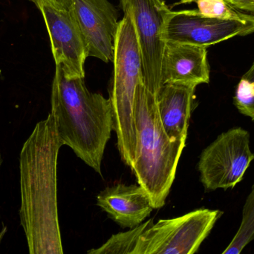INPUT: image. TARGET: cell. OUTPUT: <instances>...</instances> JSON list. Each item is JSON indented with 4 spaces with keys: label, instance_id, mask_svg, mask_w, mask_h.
<instances>
[{
    "label": "cell",
    "instance_id": "obj_8",
    "mask_svg": "<svg viewBox=\"0 0 254 254\" xmlns=\"http://www.w3.org/2000/svg\"><path fill=\"white\" fill-rule=\"evenodd\" d=\"M254 33V16L231 20L205 16L197 10H170L164 28L165 41L208 47L228 39Z\"/></svg>",
    "mask_w": 254,
    "mask_h": 254
},
{
    "label": "cell",
    "instance_id": "obj_7",
    "mask_svg": "<svg viewBox=\"0 0 254 254\" xmlns=\"http://www.w3.org/2000/svg\"><path fill=\"white\" fill-rule=\"evenodd\" d=\"M132 20L141 52L143 83L155 95L161 86V64L166 43L164 28L170 9L165 0H120Z\"/></svg>",
    "mask_w": 254,
    "mask_h": 254
},
{
    "label": "cell",
    "instance_id": "obj_18",
    "mask_svg": "<svg viewBox=\"0 0 254 254\" xmlns=\"http://www.w3.org/2000/svg\"><path fill=\"white\" fill-rule=\"evenodd\" d=\"M237 9L248 13H254V0H228Z\"/></svg>",
    "mask_w": 254,
    "mask_h": 254
},
{
    "label": "cell",
    "instance_id": "obj_15",
    "mask_svg": "<svg viewBox=\"0 0 254 254\" xmlns=\"http://www.w3.org/2000/svg\"><path fill=\"white\" fill-rule=\"evenodd\" d=\"M234 104L240 113L254 122V62L237 85Z\"/></svg>",
    "mask_w": 254,
    "mask_h": 254
},
{
    "label": "cell",
    "instance_id": "obj_19",
    "mask_svg": "<svg viewBox=\"0 0 254 254\" xmlns=\"http://www.w3.org/2000/svg\"><path fill=\"white\" fill-rule=\"evenodd\" d=\"M196 1L197 0H181V2L187 4V3L196 2Z\"/></svg>",
    "mask_w": 254,
    "mask_h": 254
},
{
    "label": "cell",
    "instance_id": "obj_12",
    "mask_svg": "<svg viewBox=\"0 0 254 254\" xmlns=\"http://www.w3.org/2000/svg\"><path fill=\"white\" fill-rule=\"evenodd\" d=\"M97 204L123 228H135L154 210L150 198L140 185L118 183L101 191Z\"/></svg>",
    "mask_w": 254,
    "mask_h": 254
},
{
    "label": "cell",
    "instance_id": "obj_3",
    "mask_svg": "<svg viewBox=\"0 0 254 254\" xmlns=\"http://www.w3.org/2000/svg\"><path fill=\"white\" fill-rule=\"evenodd\" d=\"M135 119L137 156L131 169L153 208L160 209L165 205L186 140H172L167 135L158 113L157 95L143 81L136 92Z\"/></svg>",
    "mask_w": 254,
    "mask_h": 254
},
{
    "label": "cell",
    "instance_id": "obj_1",
    "mask_svg": "<svg viewBox=\"0 0 254 254\" xmlns=\"http://www.w3.org/2000/svg\"><path fill=\"white\" fill-rule=\"evenodd\" d=\"M62 146L50 113L37 122L19 155V217L30 254H64L57 177Z\"/></svg>",
    "mask_w": 254,
    "mask_h": 254
},
{
    "label": "cell",
    "instance_id": "obj_11",
    "mask_svg": "<svg viewBox=\"0 0 254 254\" xmlns=\"http://www.w3.org/2000/svg\"><path fill=\"white\" fill-rule=\"evenodd\" d=\"M161 82L195 86L210 82L207 49L187 43H166L161 64Z\"/></svg>",
    "mask_w": 254,
    "mask_h": 254
},
{
    "label": "cell",
    "instance_id": "obj_4",
    "mask_svg": "<svg viewBox=\"0 0 254 254\" xmlns=\"http://www.w3.org/2000/svg\"><path fill=\"white\" fill-rule=\"evenodd\" d=\"M111 100L113 131L122 159L131 168L137 156L135 95L143 81L141 52L132 20L125 13L115 37Z\"/></svg>",
    "mask_w": 254,
    "mask_h": 254
},
{
    "label": "cell",
    "instance_id": "obj_9",
    "mask_svg": "<svg viewBox=\"0 0 254 254\" xmlns=\"http://www.w3.org/2000/svg\"><path fill=\"white\" fill-rule=\"evenodd\" d=\"M36 6L46 23L56 66L67 77L85 79L87 43L72 9L58 8L45 2Z\"/></svg>",
    "mask_w": 254,
    "mask_h": 254
},
{
    "label": "cell",
    "instance_id": "obj_10",
    "mask_svg": "<svg viewBox=\"0 0 254 254\" xmlns=\"http://www.w3.org/2000/svg\"><path fill=\"white\" fill-rule=\"evenodd\" d=\"M72 10L87 43L89 57L113 61L119 23L117 9L109 0H72Z\"/></svg>",
    "mask_w": 254,
    "mask_h": 254
},
{
    "label": "cell",
    "instance_id": "obj_5",
    "mask_svg": "<svg viewBox=\"0 0 254 254\" xmlns=\"http://www.w3.org/2000/svg\"><path fill=\"white\" fill-rule=\"evenodd\" d=\"M223 212L198 209L182 216L142 222L132 254H192L208 237Z\"/></svg>",
    "mask_w": 254,
    "mask_h": 254
},
{
    "label": "cell",
    "instance_id": "obj_13",
    "mask_svg": "<svg viewBox=\"0 0 254 254\" xmlns=\"http://www.w3.org/2000/svg\"><path fill=\"white\" fill-rule=\"evenodd\" d=\"M196 86L188 84H165L157 94L160 119L164 131L172 140L188 138Z\"/></svg>",
    "mask_w": 254,
    "mask_h": 254
},
{
    "label": "cell",
    "instance_id": "obj_16",
    "mask_svg": "<svg viewBox=\"0 0 254 254\" xmlns=\"http://www.w3.org/2000/svg\"><path fill=\"white\" fill-rule=\"evenodd\" d=\"M198 10L210 17L231 20H246L253 15L243 13L228 0H197Z\"/></svg>",
    "mask_w": 254,
    "mask_h": 254
},
{
    "label": "cell",
    "instance_id": "obj_20",
    "mask_svg": "<svg viewBox=\"0 0 254 254\" xmlns=\"http://www.w3.org/2000/svg\"><path fill=\"white\" fill-rule=\"evenodd\" d=\"M1 163H2V159H1V154H0V167H1Z\"/></svg>",
    "mask_w": 254,
    "mask_h": 254
},
{
    "label": "cell",
    "instance_id": "obj_6",
    "mask_svg": "<svg viewBox=\"0 0 254 254\" xmlns=\"http://www.w3.org/2000/svg\"><path fill=\"white\" fill-rule=\"evenodd\" d=\"M254 160L249 131L240 127L231 128L201 152L198 164L200 180L207 192L234 189Z\"/></svg>",
    "mask_w": 254,
    "mask_h": 254
},
{
    "label": "cell",
    "instance_id": "obj_14",
    "mask_svg": "<svg viewBox=\"0 0 254 254\" xmlns=\"http://www.w3.org/2000/svg\"><path fill=\"white\" fill-rule=\"evenodd\" d=\"M254 240V183L243 210V218L235 237L223 254H240Z\"/></svg>",
    "mask_w": 254,
    "mask_h": 254
},
{
    "label": "cell",
    "instance_id": "obj_17",
    "mask_svg": "<svg viewBox=\"0 0 254 254\" xmlns=\"http://www.w3.org/2000/svg\"><path fill=\"white\" fill-rule=\"evenodd\" d=\"M37 4L40 2L48 3L58 8L71 10L72 9V0H30Z\"/></svg>",
    "mask_w": 254,
    "mask_h": 254
},
{
    "label": "cell",
    "instance_id": "obj_2",
    "mask_svg": "<svg viewBox=\"0 0 254 254\" xmlns=\"http://www.w3.org/2000/svg\"><path fill=\"white\" fill-rule=\"evenodd\" d=\"M51 113L63 146H68L101 175V164L113 131L110 98L90 92L83 78H69L56 66Z\"/></svg>",
    "mask_w": 254,
    "mask_h": 254
}]
</instances>
